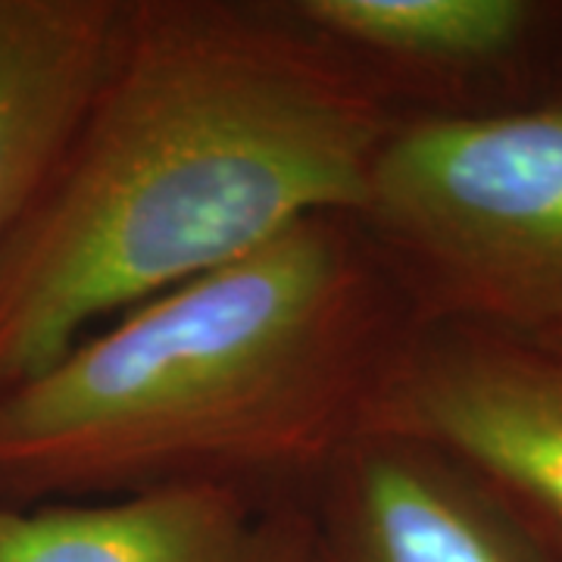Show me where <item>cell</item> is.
I'll return each mask as SVG.
<instances>
[{
    "label": "cell",
    "instance_id": "cell-2",
    "mask_svg": "<svg viewBox=\"0 0 562 562\" xmlns=\"http://www.w3.org/2000/svg\"><path fill=\"white\" fill-rule=\"evenodd\" d=\"M416 331L353 213L306 216L0 394V506L181 484L316 491L375 431Z\"/></svg>",
    "mask_w": 562,
    "mask_h": 562
},
{
    "label": "cell",
    "instance_id": "cell-9",
    "mask_svg": "<svg viewBox=\"0 0 562 562\" xmlns=\"http://www.w3.org/2000/svg\"><path fill=\"white\" fill-rule=\"evenodd\" d=\"M541 341L553 344V347H560L562 350V331H557V335H547V338H541Z\"/></svg>",
    "mask_w": 562,
    "mask_h": 562
},
{
    "label": "cell",
    "instance_id": "cell-8",
    "mask_svg": "<svg viewBox=\"0 0 562 562\" xmlns=\"http://www.w3.org/2000/svg\"><path fill=\"white\" fill-rule=\"evenodd\" d=\"M125 16L128 0H0V247L57 172Z\"/></svg>",
    "mask_w": 562,
    "mask_h": 562
},
{
    "label": "cell",
    "instance_id": "cell-7",
    "mask_svg": "<svg viewBox=\"0 0 562 562\" xmlns=\"http://www.w3.org/2000/svg\"><path fill=\"white\" fill-rule=\"evenodd\" d=\"M316 562H553L460 462L372 431L313 491Z\"/></svg>",
    "mask_w": 562,
    "mask_h": 562
},
{
    "label": "cell",
    "instance_id": "cell-6",
    "mask_svg": "<svg viewBox=\"0 0 562 562\" xmlns=\"http://www.w3.org/2000/svg\"><path fill=\"white\" fill-rule=\"evenodd\" d=\"M0 562H316V506L269 484L0 506Z\"/></svg>",
    "mask_w": 562,
    "mask_h": 562
},
{
    "label": "cell",
    "instance_id": "cell-5",
    "mask_svg": "<svg viewBox=\"0 0 562 562\" xmlns=\"http://www.w3.org/2000/svg\"><path fill=\"white\" fill-rule=\"evenodd\" d=\"M394 122L484 120L562 98V0H288Z\"/></svg>",
    "mask_w": 562,
    "mask_h": 562
},
{
    "label": "cell",
    "instance_id": "cell-1",
    "mask_svg": "<svg viewBox=\"0 0 562 562\" xmlns=\"http://www.w3.org/2000/svg\"><path fill=\"white\" fill-rule=\"evenodd\" d=\"M391 125L288 0H128L94 101L0 247V394L101 319L353 213Z\"/></svg>",
    "mask_w": 562,
    "mask_h": 562
},
{
    "label": "cell",
    "instance_id": "cell-4",
    "mask_svg": "<svg viewBox=\"0 0 562 562\" xmlns=\"http://www.w3.org/2000/svg\"><path fill=\"white\" fill-rule=\"evenodd\" d=\"M375 431L441 450L562 562V350L475 325H419Z\"/></svg>",
    "mask_w": 562,
    "mask_h": 562
},
{
    "label": "cell",
    "instance_id": "cell-3",
    "mask_svg": "<svg viewBox=\"0 0 562 562\" xmlns=\"http://www.w3.org/2000/svg\"><path fill=\"white\" fill-rule=\"evenodd\" d=\"M419 325L562 331V98L484 120L394 122L360 206Z\"/></svg>",
    "mask_w": 562,
    "mask_h": 562
}]
</instances>
